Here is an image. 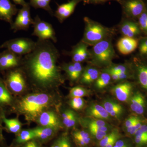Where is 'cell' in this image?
I'll use <instances>...</instances> for the list:
<instances>
[{
  "instance_id": "obj_1",
  "label": "cell",
  "mask_w": 147,
  "mask_h": 147,
  "mask_svg": "<svg viewBox=\"0 0 147 147\" xmlns=\"http://www.w3.org/2000/svg\"><path fill=\"white\" fill-rule=\"evenodd\" d=\"M59 52L50 40L38 39L34 50L22 58L21 64L33 83L42 88L56 86L63 82L57 65Z\"/></svg>"
},
{
  "instance_id": "obj_2",
  "label": "cell",
  "mask_w": 147,
  "mask_h": 147,
  "mask_svg": "<svg viewBox=\"0 0 147 147\" xmlns=\"http://www.w3.org/2000/svg\"><path fill=\"white\" fill-rule=\"evenodd\" d=\"M50 102V98L46 94H34L24 98L19 102V108L27 117L34 119L39 117Z\"/></svg>"
},
{
  "instance_id": "obj_3",
  "label": "cell",
  "mask_w": 147,
  "mask_h": 147,
  "mask_svg": "<svg viewBox=\"0 0 147 147\" xmlns=\"http://www.w3.org/2000/svg\"><path fill=\"white\" fill-rule=\"evenodd\" d=\"M85 29L82 40L90 46L107 38H111L114 34L113 29L104 26L88 17L84 18Z\"/></svg>"
},
{
  "instance_id": "obj_4",
  "label": "cell",
  "mask_w": 147,
  "mask_h": 147,
  "mask_svg": "<svg viewBox=\"0 0 147 147\" xmlns=\"http://www.w3.org/2000/svg\"><path fill=\"white\" fill-rule=\"evenodd\" d=\"M90 53L92 63L100 66L110 65L117 56L111 38L103 40L93 45Z\"/></svg>"
},
{
  "instance_id": "obj_5",
  "label": "cell",
  "mask_w": 147,
  "mask_h": 147,
  "mask_svg": "<svg viewBox=\"0 0 147 147\" xmlns=\"http://www.w3.org/2000/svg\"><path fill=\"white\" fill-rule=\"evenodd\" d=\"M36 45V42L28 38H18L7 40L0 46L19 56H25L31 53Z\"/></svg>"
},
{
  "instance_id": "obj_6",
  "label": "cell",
  "mask_w": 147,
  "mask_h": 147,
  "mask_svg": "<svg viewBox=\"0 0 147 147\" xmlns=\"http://www.w3.org/2000/svg\"><path fill=\"white\" fill-rule=\"evenodd\" d=\"M34 20L33 36L37 37L40 40H50L55 43L57 42L56 32L51 24L42 21L38 15L34 17Z\"/></svg>"
},
{
  "instance_id": "obj_7",
  "label": "cell",
  "mask_w": 147,
  "mask_h": 147,
  "mask_svg": "<svg viewBox=\"0 0 147 147\" xmlns=\"http://www.w3.org/2000/svg\"><path fill=\"white\" fill-rule=\"evenodd\" d=\"M127 18L137 19L146 9L144 0H118Z\"/></svg>"
},
{
  "instance_id": "obj_8",
  "label": "cell",
  "mask_w": 147,
  "mask_h": 147,
  "mask_svg": "<svg viewBox=\"0 0 147 147\" xmlns=\"http://www.w3.org/2000/svg\"><path fill=\"white\" fill-rule=\"evenodd\" d=\"M34 22L30 13V5L28 3L18 10L15 21L11 25V28L14 32L20 30H27Z\"/></svg>"
},
{
  "instance_id": "obj_9",
  "label": "cell",
  "mask_w": 147,
  "mask_h": 147,
  "mask_svg": "<svg viewBox=\"0 0 147 147\" xmlns=\"http://www.w3.org/2000/svg\"><path fill=\"white\" fill-rule=\"evenodd\" d=\"M6 82L9 88L15 92H21L26 87V81L24 74L19 69L9 71L7 76Z\"/></svg>"
},
{
  "instance_id": "obj_10",
  "label": "cell",
  "mask_w": 147,
  "mask_h": 147,
  "mask_svg": "<svg viewBox=\"0 0 147 147\" xmlns=\"http://www.w3.org/2000/svg\"><path fill=\"white\" fill-rule=\"evenodd\" d=\"M84 0H69L68 2L57 5V8L54 16L60 23H63L74 12L76 7Z\"/></svg>"
},
{
  "instance_id": "obj_11",
  "label": "cell",
  "mask_w": 147,
  "mask_h": 147,
  "mask_svg": "<svg viewBox=\"0 0 147 147\" xmlns=\"http://www.w3.org/2000/svg\"><path fill=\"white\" fill-rule=\"evenodd\" d=\"M88 46L81 40L73 46L71 51L69 52V55L71 56L72 61L82 63L90 59V50L88 49Z\"/></svg>"
},
{
  "instance_id": "obj_12",
  "label": "cell",
  "mask_w": 147,
  "mask_h": 147,
  "mask_svg": "<svg viewBox=\"0 0 147 147\" xmlns=\"http://www.w3.org/2000/svg\"><path fill=\"white\" fill-rule=\"evenodd\" d=\"M119 30L123 36L130 38H136L142 33L138 23L128 18L122 21L119 26Z\"/></svg>"
},
{
  "instance_id": "obj_13",
  "label": "cell",
  "mask_w": 147,
  "mask_h": 147,
  "mask_svg": "<svg viewBox=\"0 0 147 147\" xmlns=\"http://www.w3.org/2000/svg\"><path fill=\"white\" fill-rule=\"evenodd\" d=\"M18 9L10 0H0V20L11 25L12 18L18 13Z\"/></svg>"
},
{
  "instance_id": "obj_14",
  "label": "cell",
  "mask_w": 147,
  "mask_h": 147,
  "mask_svg": "<svg viewBox=\"0 0 147 147\" xmlns=\"http://www.w3.org/2000/svg\"><path fill=\"white\" fill-rule=\"evenodd\" d=\"M139 39L136 38L123 36L117 42V47L119 52L123 55L131 54L138 48Z\"/></svg>"
},
{
  "instance_id": "obj_15",
  "label": "cell",
  "mask_w": 147,
  "mask_h": 147,
  "mask_svg": "<svg viewBox=\"0 0 147 147\" xmlns=\"http://www.w3.org/2000/svg\"><path fill=\"white\" fill-rule=\"evenodd\" d=\"M38 117V122L43 127L56 129L60 125L59 120L54 112L51 111L42 112Z\"/></svg>"
},
{
  "instance_id": "obj_16",
  "label": "cell",
  "mask_w": 147,
  "mask_h": 147,
  "mask_svg": "<svg viewBox=\"0 0 147 147\" xmlns=\"http://www.w3.org/2000/svg\"><path fill=\"white\" fill-rule=\"evenodd\" d=\"M132 89V85L130 83L124 82L113 87L112 91L119 100L126 102L129 98Z\"/></svg>"
},
{
  "instance_id": "obj_17",
  "label": "cell",
  "mask_w": 147,
  "mask_h": 147,
  "mask_svg": "<svg viewBox=\"0 0 147 147\" xmlns=\"http://www.w3.org/2000/svg\"><path fill=\"white\" fill-rule=\"evenodd\" d=\"M62 69L71 82H75L80 79L84 70L81 63L73 61L65 63L63 65Z\"/></svg>"
},
{
  "instance_id": "obj_18",
  "label": "cell",
  "mask_w": 147,
  "mask_h": 147,
  "mask_svg": "<svg viewBox=\"0 0 147 147\" xmlns=\"http://www.w3.org/2000/svg\"><path fill=\"white\" fill-rule=\"evenodd\" d=\"M87 115L90 117L101 120H108L110 115L103 106L98 104H92L86 110Z\"/></svg>"
},
{
  "instance_id": "obj_19",
  "label": "cell",
  "mask_w": 147,
  "mask_h": 147,
  "mask_svg": "<svg viewBox=\"0 0 147 147\" xmlns=\"http://www.w3.org/2000/svg\"><path fill=\"white\" fill-rule=\"evenodd\" d=\"M72 138L79 147H88L91 143L92 136L89 132L83 130H76L72 132Z\"/></svg>"
},
{
  "instance_id": "obj_20",
  "label": "cell",
  "mask_w": 147,
  "mask_h": 147,
  "mask_svg": "<svg viewBox=\"0 0 147 147\" xmlns=\"http://www.w3.org/2000/svg\"><path fill=\"white\" fill-rule=\"evenodd\" d=\"M99 74V71L96 67L88 66L83 70L80 77V82L87 85L91 84L97 79Z\"/></svg>"
},
{
  "instance_id": "obj_21",
  "label": "cell",
  "mask_w": 147,
  "mask_h": 147,
  "mask_svg": "<svg viewBox=\"0 0 147 147\" xmlns=\"http://www.w3.org/2000/svg\"><path fill=\"white\" fill-rule=\"evenodd\" d=\"M130 108L133 112L139 115L144 113L145 107V98L139 92H137L131 97L130 103Z\"/></svg>"
},
{
  "instance_id": "obj_22",
  "label": "cell",
  "mask_w": 147,
  "mask_h": 147,
  "mask_svg": "<svg viewBox=\"0 0 147 147\" xmlns=\"http://www.w3.org/2000/svg\"><path fill=\"white\" fill-rule=\"evenodd\" d=\"M102 106L109 115L113 117L119 118L123 113V109L122 106L113 100H105L103 102Z\"/></svg>"
},
{
  "instance_id": "obj_23",
  "label": "cell",
  "mask_w": 147,
  "mask_h": 147,
  "mask_svg": "<svg viewBox=\"0 0 147 147\" xmlns=\"http://www.w3.org/2000/svg\"><path fill=\"white\" fill-rule=\"evenodd\" d=\"M52 0H30V6L34 8L42 9L48 12L51 16H54V12L50 6V3Z\"/></svg>"
},
{
  "instance_id": "obj_24",
  "label": "cell",
  "mask_w": 147,
  "mask_h": 147,
  "mask_svg": "<svg viewBox=\"0 0 147 147\" xmlns=\"http://www.w3.org/2000/svg\"><path fill=\"white\" fill-rule=\"evenodd\" d=\"M55 129L50 127H37L33 129L34 133L35 138L41 140H46L52 137L54 134Z\"/></svg>"
},
{
  "instance_id": "obj_25",
  "label": "cell",
  "mask_w": 147,
  "mask_h": 147,
  "mask_svg": "<svg viewBox=\"0 0 147 147\" xmlns=\"http://www.w3.org/2000/svg\"><path fill=\"white\" fill-rule=\"evenodd\" d=\"M103 71L109 74H120L125 72H130L129 67L127 64H111L106 67Z\"/></svg>"
},
{
  "instance_id": "obj_26",
  "label": "cell",
  "mask_w": 147,
  "mask_h": 147,
  "mask_svg": "<svg viewBox=\"0 0 147 147\" xmlns=\"http://www.w3.org/2000/svg\"><path fill=\"white\" fill-rule=\"evenodd\" d=\"M121 134L117 129H113L98 143V147H105L110 142L121 138Z\"/></svg>"
},
{
  "instance_id": "obj_27",
  "label": "cell",
  "mask_w": 147,
  "mask_h": 147,
  "mask_svg": "<svg viewBox=\"0 0 147 147\" xmlns=\"http://www.w3.org/2000/svg\"><path fill=\"white\" fill-rule=\"evenodd\" d=\"M63 122L67 128L74 126L77 121L75 113L70 110H65L62 114Z\"/></svg>"
},
{
  "instance_id": "obj_28",
  "label": "cell",
  "mask_w": 147,
  "mask_h": 147,
  "mask_svg": "<svg viewBox=\"0 0 147 147\" xmlns=\"http://www.w3.org/2000/svg\"><path fill=\"white\" fill-rule=\"evenodd\" d=\"M137 69L139 83L143 88L147 90V66L137 63Z\"/></svg>"
},
{
  "instance_id": "obj_29",
  "label": "cell",
  "mask_w": 147,
  "mask_h": 147,
  "mask_svg": "<svg viewBox=\"0 0 147 147\" xmlns=\"http://www.w3.org/2000/svg\"><path fill=\"white\" fill-rule=\"evenodd\" d=\"M82 124L87 128H98L101 127L108 125L107 123L103 120L90 117L84 119L82 121Z\"/></svg>"
},
{
  "instance_id": "obj_30",
  "label": "cell",
  "mask_w": 147,
  "mask_h": 147,
  "mask_svg": "<svg viewBox=\"0 0 147 147\" xmlns=\"http://www.w3.org/2000/svg\"><path fill=\"white\" fill-rule=\"evenodd\" d=\"M35 135L32 129L23 130L18 134L15 139V142L17 144H25L35 139Z\"/></svg>"
},
{
  "instance_id": "obj_31",
  "label": "cell",
  "mask_w": 147,
  "mask_h": 147,
  "mask_svg": "<svg viewBox=\"0 0 147 147\" xmlns=\"http://www.w3.org/2000/svg\"><path fill=\"white\" fill-rule=\"evenodd\" d=\"M112 79L109 73L103 71L99 74L98 78L96 80L95 86L96 88L102 89L109 85Z\"/></svg>"
},
{
  "instance_id": "obj_32",
  "label": "cell",
  "mask_w": 147,
  "mask_h": 147,
  "mask_svg": "<svg viewBox=\"0 0 147 147\" xmlns=\"http://www.w3.org/2000/svg\"><path fill=\"white\" fill-rule=\"evenodd\" d=\"M12 98L5 85L0 79V105H6L11 102Z\"/></svg>"
},
{
  "instance_id": "obj_33",
  "label": "cell",
  "mask_w": 147,
  "mask_h": 147,
  "mask_svg": "<svg viewBox=\"0 0 147 147\" xmlns=\"http://www.w3.org/2000/svg\"><path fill=\"white\" fill-rule=\"evenodd\" d=\"M4 122L9 131L13 133H18L21 129V124L16 119H7L3 117Z\"/></svg>"
},
{
  "instance_id": "obj_34",
  "label": "cell",
  "mask_w": 147,
  "mask_h": 147,
  "mask_svg": "<svg viewBox=\"0 0 147 147\" xmlns=\"http://www.w3.org/2000/svg\"><path fill=\"white\" fill-rule=\"evenodd\" d=\"M88 94V90L83 87L76 86L71 88L69 91V96L71 98L81 97L86 96Z\"/></svg>"
},
{
  "instance_id": "obj_35",
  "label": "cell",
  "mask_w": 147,
  "mask_h": 147,
  "mask_svg": "<svg viewBox=\"0 0 147 147\" xmlns=\"http://www.w3.org/2000/svg\"><path fill=\"white\" fill-rule=\"evenodd\" d=\"M138 48L140 56L147 59V36L139 38Z\"/></svg>"
},
{
  "instance_id": "obj_36",
  "label": "cell",
  "mask_w": 147,
  "mask_h": 147,
  "mask_svg": "<svg viewBox=\"0 0 147 147\" xmlns=\"http://www.w3.org/2000/svg\"><path fill=\"white\" fill-rule=\"evenodd\" d=\"M134 142L138 146H142L147 144V134L140 129H138L134 134Z\"/></svg>"
},
{
  "instance_id": "obj_37",
  "label": "cell",
  "mask_w": 147,
  "mask_h": 147,
  "mask_svg": "<svg viewBox=\"0 0 147 147\" xmlns=\"http://www.w3.org/2000/svg\"><path fill=\"white\" fill-rule=\"evenodd\" d=\"M138 19V25L142 32L147 36V9L139 16Z\"/></svg>"
},
{
  "instance_id": "obj_38",
  "label": "cell",
  "mask_w": 147,
  "mask_h": 147,
  "mask_svg": "<svg viewBox=\"0 0 147 147\" xmlns=\"http://www.w3.org/2000/svg\"><path fill=\"white\" fill-rule=\"evenodd\" d=\"M15 65L8 60L2 53H0V69H6L15 67Z\"/></svg>"
},
{
  "instance_id": "obj_39",
  "label": "cell",
  "mask_w": 147,
  "mask_h": 147,
  "mask_svg": "<svg viewBox=\"0 0 147 147\" xmlns=\"http://www.w3.org/2000/svg\"><path fill=\"white\" fill-rule=\"evenodd\" d=\"M70 105L74 110H81L84 105V99L81 97L72 98L70 101Z\"/></svg>"
},
{
  "instance_id": "obj_40",
  "label": "cell",
  "mask_w": 147,
  "mask_h": 147,
  "mask_svg": "<svg viewBox=\"0 0 147 147\" xmlns=\"http://www.w3.org/2000/svg\"><path fill=\"white\" fill-rule=\"evenodd\" d=\"M113 1V0H84V4H101L102 3L106 2L108 1ZM117 1L118 0H115Z\"/></svg>"
},
{
  "instance_id": "obj_41",
  "label": "cell",
  "mask_w": 147,
  "mask_h": 147,
  "mask_svg": "<svg viewBox=\"0 0 147 147\" xmlns=\"http://www.w3.org/2000/svg\"><path fill=\"white\" fill-rule=\"evenodd\" d=\"M137 118V117L131 116V117L128 118V119H127L125 122V127L127 129L131 126V125L134 123V121L136 120Z\"/></svg>"
},
{
  "instance_id": "obj_42",
  "label": "cell",
  "mask_w": 147,
  "mask_h": 147,
  "mask_svg": "<svg viewBox=\"0 0 147 147\" xmlns=\"http://www.w3.org/2000/svg\"><path fill=\"white\" fill-rule=\"evenodd\" d=\"M23 147H41L36 142L30 141L27 142Z\"/></svg>"
},
{
  "instance_id": "obj_43",
  "label": "cell",
  "mask_w": 147,
  "mask_h": 147,
  "mask_svg": "<svg viewBox=\"0 0 147 147\" xmlns=\"http://www.w3.org/2000/svg\"><path fill=\"white\" fill-rule=\"evenodd\" d=\"M14 3L22 6V7L26 5L28 3H27L25 0H12Z\"/></svg>"
},
{
  "instance_id": "obj_44",
  "label": "cell",
  "mask_w": 147,
  "mask_h": 147,
  "mask_svg": "<svg viewBox=\"0 0 147 147\" xmlns=\"http://www.w3.org/2000/svg\"><path fill=\"white\" fill-rule=\"evenodd\" d=\"M139 129L144 133L147 134V125H142Z\"/></svg>"
},
{
  "instance_id": "obj_45",
  "label": "cell",
  "mask_w": 147,
  "mask_h": 147,
  "mask_svg": "<svg viewBox=\"0 0 147 147\" xmlns=\"http://www.w3.org/2000/svg\"><path fill=\"white\" fill-rule=\"evenodd\" d=\"M62 147L61 146L59 142V140L57 139L56 141L54 143L53 145H52V147Z\"/></svg>"
},
{
  "instance_id": "obj_46",
  "label": "cell",
  "mask_w": 147,
  "mask_h": 147,
  "mask_svg": "<svg viewBox=\"0 0 147 147\" xmlns=\"http://www.w3.org/2000/svg\"><path fill=\"white\" fill-rule=\"evenodd\" d=\"M3 140V137L2 133L1 130V127H0V142H2Z\"/></svg>"
},
{
  "instance_id": "obj_47",
  "label": "cell",
  "mask_w": 147,
  "mask_h": 147,
  "mask_svg": "<svg viewBox=\"0 0 147 147\" xmlns=\"http://www.w3.org/2000/svg\"><path fill=\"white\" fill-rule=\"evenodd\" d=\"M144 1L145 5H146V8L147 10V0H144Z\"/></svg>"
},
{
  "instance_id": "obj_48",
  "label": "cell",
  "mask_w": 147,
  "mask_h": 147,
  "mask_svg": "<svg viewBox=\"0 0 147 147\" xmlns=\"http://www.w3.org/2000/svg\"><path fill=\"white\" fill-rule=\"evenodd\" d=\"M0 48H1V47H0Z\"/></svg>"
}]
</instances>
